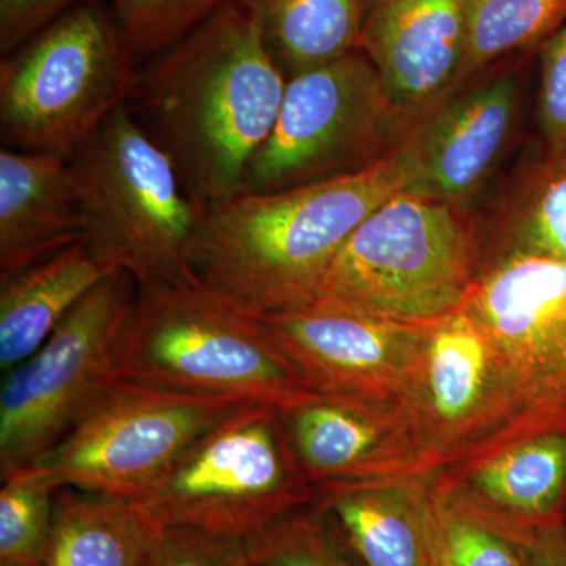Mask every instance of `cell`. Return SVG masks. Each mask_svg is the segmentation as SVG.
<instances>
[{"mask_svg":"<svg viewBox=\"0 0 566 566\" xmlns=\"http://www.w3.org/2000/svg\"><path fill=\"white\" fill-rule=\"evenodd\" d=\"M286 81L240 0L137 73L132 111L169 153L202 214L243 192L249 164L277 122Z\"/></svg>","mask_w":566,"mask_h":566,"instance_id":"obj_1","label":"cell"},{"mask_svg":"<svg viewBox=\"0 0 566 566\" xmlns=\"http://www.w3.org/2000/svg\"><path fill=\"white\" fill-rule=\"evenodd\" d=\"M405 186L394 150L345 177L243 192L203 212L186 259L203 285L253 314L304 307L354 230Z\"/></svg>","mask_w":566,"mask_h":566,"instance_id":"obj_2","label":"cell"},{"mask_svg":"<svg viewBox=\"0 0 566 566\" xmlns=\"http://www.w3.org/2000/svg\"><path fill=\"white\" fill-rule=\"evenodd\" d=\"M117 379L277 409L316 392L259 315L196 275L137 285Z\"/></svg>","mask_w":566,"mask_h":566,"instance_id":"obj_3","label":"cell"},{"mask_svg":"<svg viewBox=\"0 0 566 566\" xmlns=\"http://www.w3.org/2000/svg\"><path fill=\"white\" fill-rule=\"evenodd\" d=\"M70 164L84 214L82 243L107 273L122 271L139 286L192 277L186 253L202 211L128 104Z\"/></svg>","mask_w":566,"mask_h":566,"instance_id":"obj_4","label":"cell"},{"mask_svg":"<svg viewBox=\"0 0 566 566\" xmlns=\"http://www.w3.org/2000/svg\"><path fill=\"white\" fill-rule=\"evenodd\" d=\"M474 212L398 192L348 238L316 301L412 324L464 304L474 283Z\"/></svg>","mask_w":566,"mask_h":566,"instance_id":"obj_5","label":"cell"},{"mask_svg":"<svg viewBox=\"0 0 566 566\" xmlns=\"http://www.w3.org/2000/svg\"><path fill=\"white\" fill-rule=\"evenodd\" d=\"M136 80L109 14L92 2L66 11L0 65L3 148L70 161L132 102Z\"/></svg>","mask_w":566,"mask_h":566,"instance_id":"obj_6","label":"cell"},{"mask_svg":"<svg viewBox=\"0 0 566 566\" xmlns=\"http://www.w3.org/2000/svg\"><path fill=\"white\" fill-rule=\"evenodd\" d=\"M158 527L245 539L312 501L271 406H248L202 436L137 497Z\"/></svg>","mask_w":566,"mask_h":566,"instance_id":"obj_7","label":"cell"},{"mask_svg":"<svg viewBox=\"0 0 566 566\" xmlns=\"http://www.w3.org/2000/svg\"><path fill=\"white\" fill-rule=\"evenodd\" d=\"M412 123L370 59L360 50L349 52L286 81L277 122L249 164L243 192L360 172L394 153Z\"/></svg>","mask_w":566,"mask_h":566,"instance_id":"obj_8","label":"cell"},{"mask_svg":"<svg viewBox=\"0 0 566 566\" xmlns=\"http://www.w3.org/2000/svg\"><path fill=\"white\" fill-rule=\"evenodd\" d=\"M137 282L115 271L71 308L0 392V474L29 468L59 444L117 378Z\"/></svg>","mask_w":566,"mask_h":566,"instance_id":"obj_9","label":"cell"},{"mask_svg":"<svg viewBox=\"0 0 566 566\" xmlns=\"http://www.w3.org/2000/svg\"><path fill=\"white\" fill-rule=\"evenodd\" d=\"M248 406L115 378L57 446L21 471L52 490L134 499Z\"/></svg>","mask_w":566,"mask_h":566,"instance_id":"obj_10","label":"cell"},{"mask_svg":"<svg viewBox=\"0 0 566 566\" xmlns=\"http://www.w3.org/2000/svg\"><path fill=\"white\" fill-rule=\"evenodd\" d=\"M536 422L566 430V259L499 253L464 304Z\"/></svg>","mask_w":566,"mask_h":566,"instance_id":"obj_11","label":"cell"},{"mask_svg":"<svg viewBox=\"0 0 566 566\" xmlns=\"http://www.w3.org/2000/svg\"><path fill=\"white\" fill-rule=\"evenodd\" d=\"M521 74L513 66L464 82L412 123L395 151L405 193L472 212L515 133Z\"/></svg>","mask_w":566,"mask_h":566,"instance_id":"obj_12","label":"cell"},{"mask_svg":"<svg viewBox=\"0 0 566 566\" xmlns=\"http://www.w3.org/2000/svg\"><path fill=\"white\" fill-rule=\"evenodd\" d=\"M256 315L315 390L365 400L406 378L419 353L427 349L434 326L395 322L319 301Z\"/></svg>","mask_w":566,"mask_h":566,"instance_id":"obj_13","label":"cell"},{"mask_svg":"<svg viewBox=\"0 0 566 566\" xmlns=\"http://www.w3.org/2000/svg\"><path fill=\"white\" fill-rule=\"evenodd\" d=\"M469 0H364L359 50L416 122L457 87Z\"/></svg>","mask_w":566,"mask_h":566,"instance_id":"obj_14","label":"cell"},{"mask_svg":"<svg viewBox=\"0 0 566 566\" xmlns=\"http://www.w3.org/2000/svg\"><path fill=\"white\" fill-rule=\"evenodd\" d=\"M80 192L70 161L43 153H0V281L81 243Z\"/></svg>","mask_w":566,"mask_h":566,"instance_id":"obj_15","label":"cell"},{"mask_svg":"<svg viewBox=\"0 0 566 566\" xmlns=\"http://www.w3.org/2000/svg\"><path fill=\"white\" fill-rule=\"evenodd\" d=\"M318 509L360 566H434L433 512L403 490L329 483Z\"/></svg>","mask_w":566,"mask_h":566,"instance_id":"obj_16","label":"cell"},{"mask_svg":"<svg viewBox=\"0 0 566 566\" xmlns=\"http://www.w3.org/2000/svg\"><path fill=\"white\" fill-rule=\"evenodd\" d=\"M106 270L77 243L0 281V367L24 363L50 338Z\"/></svg>","mask_w":566,"mask_h":566,"instance_id":"obj_17","label":"cell"},{"mask_svg":"<svg viewBox=\"0 0 566 566\" xmlns=\"http://www.w3.org/2000/svg\"><path fill=\"white\" fill-rule=\"evenodd\" d=\"M365 398L316 392L277 409L305 479L326 483L360 474L385 439V428Z\"/></svg>","mask_w":566,"mask_h":566,"instance_id":"obj_18","label":"cell"},{"mask_svg":"<svg viewBox=\"0 0 566 566\" xmlns=\"http://www.w3.org/2000/svg\"><path fill=\"white\" fill-rule=\"evenodd\" d=\"M159 532L128 499L62 488L48 566H148Z\"/></svg>","mask_w":566,"mask_h":566,"instance_id":"obj_19","label":"cell"},{"mask_svg":"<svg viewBox=\"0 0 566 566\" xmlns=\"http://www.w3.org/2000/svg\"><path fill=\"white\" fill-rule=\"evenodd\" d=\"M286 80L359 50L364 0H240Z\"/></svg>","mask_w":566,"mask_h":566,"instance_id":"obj_20","label":"cell"},{"mask_svg":"<svg viewBox=\"0 0 566 566\" xmlns=\"http://www.w3.org/2000/svg\"><path fill=\"white\" fill-rule=\"evenodd\" d=\"M474 486L494 509L515 517L506 524L565 520L566 430L545 431L488 461L475 472Z\"/></svg>","mask_w":566,"mask_h":566,"instance_id":"obj_21","label":"cell"},{"mask_svg":"<svg viewBox=\"0 0 566 566\" xmlns=\"http://www.w3.org/2000/svg\"><path fill=\"white\" fill-rule=\"evenodd\" d=\"M502 252L528 251L566 259V151L542 153L493 212Z\"/></svg>","mask_w":566,"mask_h":566,"instance_id":"obj_22","label":"cell"},{"mask_svg":"<svg viewBox=\"0 0 566 566\" xmlns=\"http://www.w3.org/2000/svg\"><path fill=\"white\" fill-rule=\"evenodd\" d=\"M493 357L486 334L464 308L434 323L427 345V379L442 422L458 423L474 412Z\"/></svg>","mask_w":566,"mask_h":566,"instance_id":"obj_23","label":"cell"},{"mask_svg":"<svg viewBox=\"0 0 566 566\" xmlns=\"http://www.w3.org/2000/svg\"><path fill=\"white\" fill-rule=\"evenodd\" d=\"M565 22L566 0H469L464 57L457 87L493 69L513 52L542 46Z\"/></svg>","mask_w":566,"mask_h":566,"instance_id":"obj_24","label":"cell"},{"mask_svg":"<svg viewBox=\"0 0 566 566\" xmlns=\"http://www.w3.org/2000/svg\"><path fill=\"white\" fill-rule=\"evenodd\" d=\"M0 490V566H48L55 493L28 472L3 476Z\"/></svg>","mask_w":566,"mask_h":566,"instance_id":"obj_25","label":"cell"},{"mask_svg":"<svg viewBox=\"0 0 566 566\" xmlns=\"http://www.w3.org/2000/svg\"><path fill=\"white\" fill-rule=\"evenodd\" d=\"M245 547L253 566H360L318 506L281 517Z\"/></svg>","mask_w":566,"mask_h":566,"instance_id":"obj_26","label":"cell"},{"mask_svg":"<svg viewBox=\"0 0 566 566\" xmlns=\"http://www.w3.org/2000/svg\"><path fill=\"white\" fill-rule=\"evenodd\" d=\"M232 0H114V21L132 57L158 55Z\"/></svg>","mask_w":566,"mask_h":566,"instance_id":"obj_27","label":"cell"},{"mask_svg":"<svg viewBox=\"0 0 566 566\" xmlns=\"http://www.w3.org/2000/svg\"><path fill=\"white\" fill-rule=\"evenodd\" d=\"M434 566H526L499 521L465 509L433 512Z\"/></svg>","mask_w":566,"mask_h":566,"instance_id":"obj_28","label":"cell"},{"mask_svg":"<svg viewBox=\"0 0 566 566\" xmlns=\"http://www.w3.org/2000/svg\"><path fill=\"white\" fill-rule=\"evenodd\" d=\"M536 126L546 155L566 151V22L538 48Z\"/></svg>","mask_w":566,"mask_h":566,"instance_id":"obj_29","label":"cell"},{"mask_svg":"<svg viewBox=\"0 0 566 566\" xmlns=\"http://www.w3.org/2000/svg\"><path fill=\"white\" fill-rule=\"evenodd\" d=\"M148 566H253L245 542L188 527H163Z\"/></svg>","mask_w":566,"mask_h":566,"instance_id":"obj_30","label":"cell"},{"mask_svg":"<svg viewBox=\"0 0 566 566\" xmlns=\"http://www.w3.org/2000/svg\"><path fill=\"white\" fill-rule=\"evenodd\" d=\"M87 0H0V52L10 55L25 41Z\"/></svg>","mask_w":566,"mask_h":566,"instance_id":"obj_31","label":"cell"},{"mask_svg":"<svg viewBox=\"0 0 566 566\" xmlns=\"http://www.w3.org/2000/svg\"><path fill=\"white\" fill-rule=\"evenodd\" d=\"M520 547L526 566H566V521L539 526L501 523Z\"/></svg>","mask_w":566,"mask_h":566,"instance_id":"obj_32","label":"cell"},{"mask_svg":"<svg viewBox=\"0 0 566 566\" xmlns=\"http://www.w3.org/2000/svg\"><path fill=\"white\" fill-rule=\"evenodd\" d=\"M566 521V520H565Z\"/></svg>","mask_w":566,"mask_h":566,"instance_id":"obj_33","label":"cell"}]
</instances>
